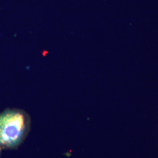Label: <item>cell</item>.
Instances as JSON below:
<instances>
[{
  "label": "cell",
  "instance_id": "6da1fadb",
  "mask_svg": "<svg viewBox=\"0 0 158 158\" xmlns=\"http://www.w3.org/2000/svg\"><path fill=\"white\" fill-rule=\"evenodd\" d=\"M31 120L28 113L19 109H7L0 114V147L16 149L27 138Z\"/></svg>",
  "mask_w": 158,
  "mask_h": 158
},
{
  "label": "cell",
  "instance_id": "7a4b0ae2",
  "mask_svg": "<svg viewBox=\"0 0 158 158\" xmlns=\"http://www.w3.org/2000/svg\"><path fill=\"white\" fill-rule=\"evenodd\" d=\"M1 149H2V148H1V147H0V153H1Z\"/></svg>",
  "mask_w": 158,
  "mask_h": 158
}]
</instances>
